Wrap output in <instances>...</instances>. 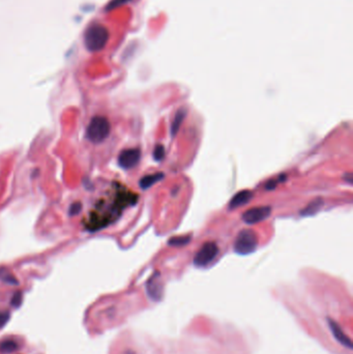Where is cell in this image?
<instances>
[{"label": "cell", "instance_id": "21", "mask_svg": "<svg viewBox=\"0 0 353 354\" xmlns=\"http://www.w3.org/2000/svg\"><path fill=\"white\" fill-rule=\"evenodd\" d=\"M124 354H136L135 352H133V351H131V350H127Z\"/></svg>", "mask_w": 353, "mask_h": 354}, {"label": "cell", "instance_id": "14", "mask_svg": "<svg viewBox=\"0 0 353 354\" xmlns=\"http://www.w3.org/2000/svg\"><path fill=\"white\" fill-rule=\"evenodd\" d=\"M321 205H322V200L318 199L317 201H313L312 203H310V205L306 209H304L302 213L305 214V216H311V214H314L320 209Z\"/></svg>", "mask_w": 353, "mask_h": 354}, {"label": "cell", "instance_id": "7", "mask_svg": "<svg viewBox=\"0 0 353 354\" xmlns=\"http://www.w3.org/2000/svg\"><path fill=\"white\" fill-rule=\"evenodd\" d=\"M272 208L270 206H258L244 211L241 216L242 221L245 224L254 225L266 220L271 216Z\"/></svg>", "mask_w": 353, "mask_h": 354}, {"label": "cell", "instance_id": "4", "mask_svg": "<svg viewBox=\"0 0 353 354\" xmlns=\"http://www.w3.org/2000/svg\"><path fill=\"white\" fill-rule=\"evenodd\" d=\"M258 235L254 230L242 229L236 236V239H235L233 244V249L236 254L244 256L255 252L256 249L258 248Z\"/></svg>", "mask_w": 353, "mask_h": 354}, {"label": "cell", "instance_id": "16", "mask_svg": "<svg viewBox=\"0 0 353 354\" xmlns=\"http://www.w3.org/2000/svg\"><path fill=\"white\" fill-rule=\"evenodd\" d=\"M0 280H2L3 282H5L7 284H12V285L18 284V281L14 277V275H12L8 272H6L4 270L0 271Z\"/></svg>", "mask_w": 353, "mask_h": 354}, {"label": "cell", "instance_id": "10", "mask_svg": "<svg viewBox=\"0 0 353 354\" xmlns=\"http://www.w3.org/2000/svg\"><path fill=\"white\" fill-rule=\"evenodd\" d=\"M253 198V193L249 190H243L235 194L233 198L229 202V209L233 210L235 208H238L244 204L249 203Z\"/></svg>", "mask_w": 353, "mask_h": 354}, {"label": "cell", "instance_id": "17", "mask_svg": "<svg viewBox=\"0 0 353 354\" xmlns=\"http://www.w3.org/2000/svg\"><path fill=\"white\" fill-rule=\"evenodd\" d=\"M165 157V148L163 145L160 144H157L155 149H154V158L156 160H157V162H159V160H162Z\"/></svg>", "mask_w": 353, "mask_h": 354}, {"label": "cell", "instance_id": "13", "mask_svg": "<svg viewBox=\"0 0 353 354\" xmlns=\"http://www.w3.org/2000/svg\"><path fill=\"white\" fill-rule=\"evenodd\" d=\"M17 348H18L17 343L14 342V341H10V340L4 341V342L1 343V344H0V352H2L4 354L5 353H12Z\"/></svg>", "mask_w": 353, "mask_h": 354}, {"label": "cell", "instance_id": "1", "mask_svg": "<svg viewBox=\"0 0 353 354\" xmlns=\"http://www.w3.org/2000/svg\"><path fill=\"white\" fill-rule=\"evenodd\" d=\"M135 201L136 198L134 199L133 195L126 194L124 192L117 193L111 203H107V200L101 199L90 211L88 218L85 220V229L96 231L105 228L120 216L124 207L130 205L131 203L133 204Z\"/></svg>", "mask_w": 353, "mask_h": 354}, {"label": "cell", "instance_id": "5", "mask_svg": "<svg viewBox=\"0 0 353 354\" xmlns=\"http://www.w3.org/2000/svg\"><path fill=\"white\" fill-rule=\"evenodd\" d=\"M220 249L216 242L203 244L194 257V264L198 267H205L217 258Z\"/></svg>", "mask_w": 353, "mask_h": 354}, {"label": "cell", "instance_id": "15", "mask_svg": "<svg viewBox=\"0 0 353 354\" xmlns=\"http://www.w3.org/2000/svg\"><path fill=\"white\" fill-rule=\"evenodd\" d=\"M190 240H191V236H175V237H172L168 240V244L175 245V246L186 245L190 242Z\"/></svg>", "mask_w": 353, "mask_h": 354}, {"label": "cell", "instance_id": "3", "mask_svg": "<svg viewBox=\"0 0 353 354\" xmlns=\"http://www.w3.org/2000/svg\"><path fill=\"white\" fill-rule=\"evenodd\" d=\"M109 32L101 24H92L85 32V45L89 51L98 52L102 50L108 41Z\"/></svg>", "mask_w": 353, "mask_h": 354}, {"label": "cell", "instance_id": "2", "mask_svg": "<svg viewBox=\"0 0 353 354\" xmlns=\"http://www.w3.org/2000/svg\"><path fill=\"white\" fill-rule=\"evenodd\" d=\"M110 131L111 125L106 117L94 116L87 125L85 136H86L87 140H89L93 144H98L108 138Z\"/></svg>", "mask_w": 353, "mask_h": 354}, {"label": "cell", "instance_id": "9", "mask_svg": "<svg viewBox=\"0 0 353 354\" xmlns=\"http://www.w3.org/2000/svg\"><path fill=\"white\" fill-rule=\"evenodd\" d=\"M327 321H328V325L330 327L331 332H333V336L335 337V339L340 343L342 346H344L348 349H352L353 343H352L351 339L345 334L343 329L340 327V325L333 319H327Z\"/></svg>", "mask_w": 353, "mask_h": 354}, {"label": "cell", "instance_id": "18", "mask_svg": "<svg viewBox=\"0 0 353 354\" xmlns=\"http://www.w3.org/2000/svg\"><path fill=\"white\" fill-rule=\"evenodd\" d=\"M82 209V204L79 202L74 203V204L70 207V214L71 216H75V214H78Z\"/></svg>", "mask_w": 353, "mask_h": 354}, {"label": "cell", "instance_id": "8", "mask_svg": "<svg viewBox=\"0 0 353 354\" xmlns=\"http://www.w3.org/2000/svg\"><path fill=\"white\" fill-rule=\"evenodd\" d=\"M146 291L148 296L153 300L158 302V300L163 296V284L159 280L158 275H153V277L149 278V281L146 284Z\"/></svg>", "mask_w": 353, "mask_h": 354}, {"label": "cell", "instance_id": "19", "mask_svg": "<svg viewBox=\"0 0 353 354\" xmlns=\"http://www.w3.org/2000/svg\"><path fill=\"white\" fill-rule=\"evenodd\" d=\"M21 303H22V293L21 292H16L14 297H13V300H12V304L14 307H20Z\"/></svg>", "mask_w": 353, "mask_h": 354}, {"label": "cell", "instance_id": "6", "mask_svg": "<svg viewBox=\"0 0 353 354\" xmlns=\"http://www.w3.org/2000/svg\"><path fill=\"white\" fill-rule=\"evenodd\" d=\"M141 158V152L139 148H128L124 149L119 154L118 158H117V162L118 165L124 169V170H130L136 167L139 162H140Z\"/></svg>", "mask_w": 353, "mask_h": 354}, {"label": "cell", "instance_id": "11", "mask_svg": "<svg viewBox=\"0 0 353 354\" xmlns=\"http://www.w3.org/2000/svg\"><path fill=\"white\" fill-rule=\"evenodd\" d=\"M164 176H165L164 173H160V172L149 174V175H146L143 178H141L140 182H139V185H140V188L142 190H146V189H149L151 187H153L159 180H162L164 178Z\"/></svg>", "mask_w": 353, "mask_h": 354}, {"label": "cell", "instance_id": "20", "mask_svg": "<svg viewBox=\"0 0 353 354\" xmlns=\"http://www.w3.org/2000/svg\"><path fill=\"white\" fill-rule=\"evenodd\" d=\"M8 319H9V315L7 312H0V327L4 326Z\"/></svg>", "mask_w": 353, "mask_h": 354}, {"label": "cell", "instance_id": "12", "mask_svg": "<svg viewBox=\"0 0 353 354\" xmlns=\"http://www.w3.org/2000/svg\"><path fill=\"white\" fill-rule=\"evenodd\" d=\"M187 116V111L186 109H180L177 111L174 119H173V122H172V125H171V134H172V136H175L176 133L178 132L179 127L181 126V124H183L185 118Z\"/></svg>", "mask_w": 353, "mask_h": 354}]
</instances>
